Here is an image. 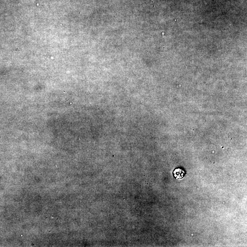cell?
I'll return each mask as SVG.
<instances>
[{
  "instance_id": "cell-1",
  "label": "cell",
  "mask_w": 247,
  "mask_h": 247,
  "mask_svg": "<svg viewBox=\"0 0 247 247\" xmlns=\"http://www.w3.org/2000/svg\"><path fill=\"white\" fill-rule=\"evenodd\" d=\"M185 172L184 169L180 168H175L173 171V175L176 179H181L185 177Z\"/></svg>"
}]
</instances>
